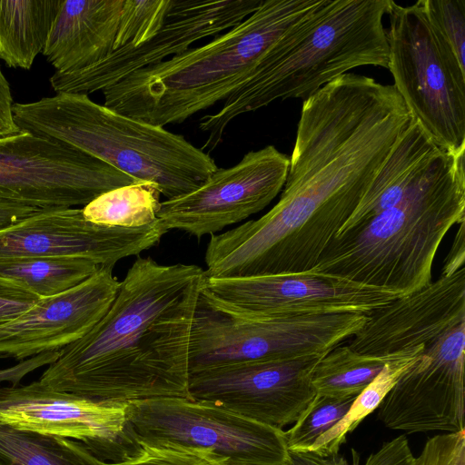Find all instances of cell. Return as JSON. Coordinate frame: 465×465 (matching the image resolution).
Wrapping results in <instances>:
<instances>
[{"mask_svg":"<svg viewBox=\"0 0 465 465\" xmlns=\"http://www.w3.org/2000/svg\"><path fill=\"white\" fill-rule=\"evenodd\" d=\"M205 288L230 307L262 314H370L402 294L312 270L242 278H208Z\"/></svg>","mask_w":465,"mask_h":465,"instance_id":"cell-17","label":"cell"},{"mask_svg":"<svg viewBox=\"0 0 465 465\" xmlns=\"http://www.w3.org/2000/svg\"><path fill=\"white\" fill-rule=\"evenodd\" d=\"M409 440L405 435H400L384 442L374 453L371 454L364 465H415Z\"/></svg>","mask_w":465,"mask_h":465,"instance_id":"cell-34","label":"cell"},{"mask_svg":"<svg viewBox=\"0 0 465 465\" xmlns=\"http://www.w3.org/2000/svg\"><path fill=\"white\" fill-rule=\"evenodd\" d=\"M62 0H0V60L30 70L43 53Z\"/></svg>","mask_w":465,"mask_h":465,"instance_id":"cell-22","label":"cell"},{"mask_svg":"<svg viewBox=\"0 0 465 465\" xmlns=\"http://www.w3.org/2000/svg\"><path fill=\"white\" fill-rule=\"evenodd\" d=\"M112 266H99L81 283L40 298L27 311L0 325V358L19 361L59 351L86 334L107 312L120 282Z\"/></svg>","mask_w":465,"mask_h":465,"instance_id":"cell-18","label":"cell"},{"mask_svg":"<svg viewBox=\"0 0 465 465\" xmlns=\"http://www.w3.org/2000/svg\"><path fill=\"white\" fill-rule=\"evenodd\" d=\"M205 277L194 264L138 257L104 317L62 349L38 381L94 401L192 400L191 331Z\"/></svg>","mask_w":465,"mask_h":465,"instance_id":"cell-2","label":"cell"},{"mask_svg":"<svg viewBox=\"0 0 465 465\" xmlns=\"http://www.w3.org/2000/svg\"><path fill=\"white\" fill-rule=\"evenodd\" d=\"M127 420L141 445L185 450L214 464L287 465L285 432L217 406L180 397L127 402Z\"/></svg>","mask_w":465,"mask_h":465,"instance_id":"cell-9","label":"cell"},{"mask_svg":"<svg viewBox=\"0 0 465 465\" xmlns=\"http://www.w3.org/2000/svg\"><path fill=\"white\" fill-rule=\"evenodd\" d=\"M40 298L17 285L0 280V325L27 311Z\"/></svg>","mask_w":465,"mask_h":465,"instance_id":"cell-33","label":"cell"},{"mask_svg":"<svg viewBox=\"0 0 465 465\" xmlns=\"http://www.w3.org/2000/svg\"><path fill=\"white\" fill-rule=\"evenodd\" d=\"M464 221V153L442 151L395 205L337 234L312 271L409 294L432 282L443 238Z\"/></svg>","mask_w":465,"mask_h":465,"instance_id":"cell-4","label":"cell"},{"mask_svg":"<svg viewBox=\"0 0 465 465\" xmlns=\"http://www.w3.org/2000/svg\"><path fill=\"white\" fill-rule=\"evenodd\" d=\"M324 355L197 371L190 374L189 393L192 400L282 429L294 423L315 397L312 373Z\"/></svg>","mask_w":465,"mask_h":465,"instance_id":"cell-13","label":"cell"},{"mask_svg":"<svg viewBox=\"0 0 465 465\" xmlns=\"http://www.w3.org/2000/svg\"><path fill=\"white\" fill-rule=\"evenodd\" d=\"M20 131L59 141L131 177L155 183L173 199L197 189L218 168L182 134L121 114L87 94L59 93L14 103Z\"/></svg>","mask_w":465,"mask_h":465,"instance_id":"cell-6","label":"cell"},{"mask_svg":"<svg viewBox=\"0 0 465 465\" xmlns=\"http://www.w3.org/2000/svg\"><path fill=\"white\" fill-rule=\"evenodd\" d=\"M124 0H62L43 54L57 72L86 68L114 51Z\"/></svg>","mask_w":465,"mask_h":465,"instance_id":"cell-20","label":"cell"},{"mask_svg":"<svg viewBox=\"0 0 465 465\" xmlns=\"http://www.w3.org/2000/svg\"><path fill=\"white\" fill-rule=\"evenodd\" d=\"M352 465H359V457L357 452L352 450ZM287 465H349V463L343 457L338 456V454L322 457L312 451H289Z\"/></svg>","mask_w":465,"mask_h":465,"instance_id":"cell-37","label":"cell"},{"mask_svg":"<svg viewBox=\"0 0 465 465\" xmlns=\"http://www.w3.org/2000/svg\"><path fill=\"white\" fill-rule=\"evenodd\" d=\"M13 105L9 82L0 67V138L21 132L14 120Z\"/></svg>","mask_w":465,"mask_h":465,"instance_id":"cell-35","label":"cell"},{"mask_svg":"<svg viewBox=\"0 0 465 465\" xmlns=\"http://www.w3.org/2000/svg\"><path fill=\"white\" fill-rule=\"evenodd\" d=\"M355 398L316 394L293 426L284 431L288 451H307L321 435L346 414Z\"/></svg>","mask_w":465,"mask_h":465,"instance_id":"cell-28","label":"cell"},{"mask_svg":"<svg viewBox=\"0 0 465 465\" xmlns=\"http://www.w3.org/2000/svg\"><path fill=\"white\" fill-rule=\"evenodd\" d=\"M400 351L382 356L368 355L340 344L322 356L313 368L312 387L316 394L322 396H357Z\"/></svg>","mask_w":465,"mask_h":465,"instance_id":"cell-26","label":"cell"},{"mask_svg":"<svg viewBox=\"0 0 465 465\" xmlns=\"http://www.w3.org/2000/svg\"><path fill=\"white\" fill-rule=\"evenodd\" d=\"M442 151L411 117L409 126L337 234L361 225L395 205Z\"/></svg>","mask_w":465,"mask_h":465,"instance_id":"cell-21","label":"cell"},{"mask_svg":"<svg viewBox=\"0 0 465 465\" xmlns=\"http://www.w3.org/2000/svg\"><path fill=\"white\" fill-rule=\"evenodd\" d=\"M424 346L404 349L387 361L380 373L359 393L346 414L308 449L322 457L337 455L348 433L381 403L400 377L417 361Z\"/></svg>","mask_w":465,"mask_h":465,"instance_id":"cell-25","label":"cell"},{"mask_svg":"<svg viewBox=\"0 0 465 465\" xmlns=\"http://www.w3.org/2000/svg\"><path fill=\"white\" fill-rule=\"evenodd\" d=\"M368 320L359 312L262 314L237 311L204 286L195 306L190 374L228 365L324 355Z\"/></svg>","mask_w":465,"mask_h":465,"instance_id":"cell-7","label":"cell"},{"mask_svg":"<svg viewBox=\"0 0 465 465\" xmlns=\"http://www.w3.org/2000/svg\"><path fill=\"white\" fill-rule=\"evenodd\" d=\"M41 210L43 209L0 200V229L33 215Z\"/></svg>","mask_w":465,"mask_h":465,"instance_id":"cell-39","label":"cell"},{"mask_svg":"<svg viewBox=\"0 0 465 465\" xmlns=\"http://www.w3.org/2000/svg\"><path fill=\"white\" fill-rule=\"evenodd\" d=\"M465 322L427 347L400 377L377 418L407 433L464 430Z\"/></svg>","mask_w":465,"mask_h":465,"instance_id":"cell-15","label":"cell"},{"mask_svg":"<svg viewBox=\"0 0 465 465\" xmlns=\"http://www.w3.org/2000/svg\"><path fill=\"white\" fill-rule=\"evenodd\" d=\"M262 0H173L160 31L136 47L124 46L81 70L57 72L49 82L56 93L87 94L103 91L133 73L160 64L209 36L235 26Z\"/></svg>","mask_w":465,"mask_h":465,"instance_id":"cell-14","label":"cell"},{"mask_svg":"<svg viewBox=\"0 0 465 465\" xmlns=\"http://www.w3.org/2000/svg\"><path fill=\"white\" fill-rule=\"evenodd\" d=\"M0 465H108L79 441L0 424Z\"/></svg>","mask_w":465,"mask_h":465,"instance_id":"cell-23","label":"cell"},{"mask_svg":"<svg viewBox=\"0 0 465 465\" xmlns=\"http://www.w3.org/2000/svg\"><path fill=\"white\" fill-rule=\"evenodd\" d=\"M139 182L84 152L21 131L0 138V200L40 209L86 205Z\"/></svg>","mask_w":465,"mask_h":465,"instance_id":"cell-10","label":"cell"},{"mask_svg":"<svg viewBox=\"0 0 465 465\" xmlns=\"http://www.w3.org/2000/svg\"><path fill=\"white\" fill-rule=\"evenodd\" d=\"M160 195L155 183L139 181L100 194L82 210L84 218L94 223L139 228L157 220Z\"/></svg>","mask_w":465,"mask_h":465,"instance_id":"cell-27","label":"cell"},{"mask_svg":"<svg viewBox=\"0 0 465 465\" xmlns=\"http://www.w3.org/2000/svg\"><path fill=\"white\" fill-rule=\"evenodd\" d=\"M173 0H124L114 51L136 47L154 36L163 26Z\"/></svg>","mask_w":465,"mask_h":465,"instance_id":"cell-29","label":"cell"},{"mask_svg":"<svg viewBox=\"0 0 465 465\" xmlns=\"http://www.w3.org/2000/svg\"><path fill=\"white\" fill-rule=\"evenodd\" d=\"M323 0H262L205 45L138 70L102 91L104 105L153 125L181 124L227 99L268 51Z\"/></svg>","mask_w":465,"mask_h":465,"instance_id":"cell-5","label":"cell"},{"mask_svg":"<svg viewBox=\"0 0 465 465\" xmlns=\"http://www.w3.org/2000/svg\"><path fill=\"white\" fill-rule=\"evenodd\" d=\"M219 465H251V464H245V463H240V462H226V463H222Z\"/></svg>","mask_w":465,"mask_h":465,"instance_id":"cell-40","label":"cell"},{"mask_svg":"<svg viewBox=\"0 0 465 465\" xmlns=\"http://www.w3.org/2000/svg\"><path fill=\"white\" fill-rule=\"evenodd\" d=\"M430 25L465 69V0H419Z\"/></svg>","mask_w":465,"mask_h":465,"instance_id":"cell-30","label":"cell"},{"mask_svg":"<svg viewBox=\"0 0 465 465\" xmlns=\"http://www.w3.org/2000/svg\"><path fill=\"white\" fill-rule=\"evenodd\" d=\"M43 360L35 356L19 361L17 364L0 370V382L8 381L10 384H19V381L29 372L43 366Z\"/></svg>","mask_w":465,"mask_h":465,"instance_id":"cell-38","label":"cell"},{"mask_svg":"<svg viewBox=\"0 0 465 465\" xmlns=\"http://www.w3.org/2000/svg\"><path fill=\"white\" fill-rule=\"evenodd\" d=\"M290 157L273 145L250 151L228 168H217L197 189L161 202L157 218L167 230L196 237L222 231L269 205L282 192Z\"/></svg>","mask_w":465,"mask_h":465,"instance_id":"cell-12","label":"cell"},{"mask_svg":"<svg viewBox=\"0 0 465 465\" xmlns=\"http://www.w3.org/2000/svg\"><path fill=\"white\" fill-rule=\"evenodd\" d=\"M465 322V267L440 275L368 314L348 346L363 354L390 355L429 344Z\"/></svg>","mask_w":465,"mask_h":465,"instance_id":"cell-19","label":"cell"},{"mask_svg":"<svg viewBox=\"0 0 465 465\" xmlns=\"http://www.w3.org/2000/svg\"><path fill=\"white\" fill-rule=\"evenodd\" d=\"M415 465H465V430L428 439Z\"/></svg>","mask_w":465,"mask_h":465,"instance_id":"cell-31","label":"cell"},{"mask_svg":"<svg viewBox=\"0 0 465 465\" xmlns=\"http://www.w3.org/2000/svg\"><path fill=\"white\" fill-rule=\"evenodd\" d=\"M98 267L81 258L0 257V280L44 298L81 283Z\"/></svg>","mask_w":465,"mask_h":465,"instance_id":"cell-24","label":"cell"},{"mask_svg":"<svg viewBox=\"0 0 465 465\" xmlns=\"http://www.w3.org/2000/svg\"><path fill=\"white\" fill-rule=\"evenodd\" d=\"M465 262V221L459 224L450 252L443 262L440 275H449L464 267Z\"/></svg>","mask_w":465,"mask_h":465,"instance_id":"cell-36","label":"cell"},{"mask_svg":"<svg viewBox=\"0 0 465 465\" xmlns=\"http://www.w3.org/2000/svg\"><path fill=\"white\" fill-rule=\"evenodd\" d=\"M167 232L158 218L123 228L94 223L82 208L43 209L0 229V257L81 258L114 267L156 245Z\"/></svg>","mask_w":465,"mask_h":465,"instance_id":"cell-16","label":"cell"},{"mask_svg":"<svg viewBox=\"0 0 465 465\" xmlns=\"http://www.w3.org/2000/svg\"><path fill=\"white\" fill-rule=\"evenodd\" d=\"M388 69L411 117L445 152H465V69L418 1L390 0Z\"/></svg>","mask_w":465,"mask_h":465,"instance_id":"cell-8","label":"cell"},{"mask_svg":"<svg viewBox=\"0 0 465 465\" xmlns=\"http://www.w3.org/2000/svg\"><path fill=\"white\" fill-rule=\"evenodd\" d=\"M386 158L382 143L353 118L326 110L301 114L279 201L260 218L212 235L206 277L312 270Z\"/></svg>","mask_w":465,"mask_h":465,"instance_id":"cell-1","label":"cell"},{"mask_svg":"<svg viewBox=\"0 0 465 465\" xmlns=\"http://www.w3.org/2000/svg\"><path fill=\"white\" fill-rule=\"evenodd\" d=\"M389 4L390 0H323L274 44L220 110L199 120V129L207 134L201 149H215L241 114L278 99L305 100L356 67L387 68L383 17Z\"/></svg>","mask_w":465,"mask_h":465,"instance_id":"cell-3","label":"cell"},{"mask_svg":"<svg viewBox=\"0 0 465 465\" xmlns=\"http://www.w3.org/2000/svg\"><path fill=\"white\" fill-rule=\"evenodd\" d=\"M143 446V452L136 458L108 465H216L207 457L185 450Z\"/></svg>","mask_w":465,"mask_h":465,"instance_id":"cell-32","label":"cell"},{"mask_svg":"<svg viewBox=\"0 0 465 465\" xmlns=\"http://www.w3.org/2000/svg\"><path fill=\"white\" fill-rule=\"evenodd\" d=\"M126 408L127 402L56 391L39 381L0 386V424L74 440L108 464L131 460L143 450Z\"/></svg>","mask_w":465,"mask_h":465,"instance_id":"cell-11","label":"cell"}]
</instances>
